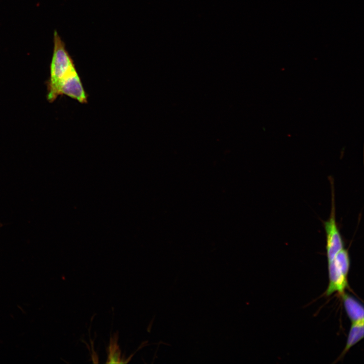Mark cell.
Wrapping results in <instances>:
<instances>
[{"instance_id":"6da1fadb","label":"cell","mask_w":364,"mask_h":364,"mask_svg":"<svg viewBox=\"0 0 364 364\" xmlns=\"http://www.w3.org/2000/svg\"><path fill=\"white\" fill-rule=\"evenodd\" d=\"M54 49L50 64V76L47 82L48 101L56 99V93L59 85L77 72L73 60L65 48V44L55 30Z\"/></svg>"},{"instance_id":"7a4b0ae2","label":"cell","mask_w":364,"mask_h":364,"mask_svg":"<svg viewBox=\"0 0 364 364\" xmlns=\"http://www.w3.org/2000/svg\"><path fill=\"white\" fill-rule=\"evenodd\" d=\"M350 264L348 251L344 248L328 262L329 284L326 291L327 296L335 292L341 295L348 286V275Z\"/></svg>"},{"instance_id":"3957f363","label":"cell","mask_w":364,"mask_h":364,"mask_svg":"<svg viewBox=\"0 0 364 364\" xmlns=\"http://www.w3.org/2000/svg\"><path fill=\"white\" fill-rule=\"evenodd\" d=\"M331 189V207L328 219L323 221L326 234V249L328 262L332 260L336 254L344 248V243L336 219V207L334 179L329 177Z\"/></svg>"},{"instance_id":"277c9868","label":"cell","mask_w":364,"mask_h":364,"mask_svg":"<svg viewBox=\"0 0 364 364\" xmlns=\"http://www.w3.org/2000/svg\"><path fill=\"white\" fill-rule=\"evenodd\" d=\"M346 312L352 323L363 321V307L352 296L344 293L342 295Z\"/></svg>"},{"instance_id":"5b68a950","label":"cell","mask_w":364,"mask_h":364,"mask_svg":"<svg viewBox=\"0 0 364 364\" xmlns=\"http://www.w3.org/2000/svg\"><path fill=\"white\" fill-rule=\"evenodd\" d=\"M363 321L352 323L346 344L341 357L343 356L353 346L363 338Z\"/></svg>"},{"instance_id":"8992f818","label":"cell","mask_w":364,"mask_h":364,"mask_svg":"<svg viewBox=\"0 0 364 364\" xmlns=\"http://www.w3.org/2000/svg\"><path fill=\"white\" fill-rule=\"evenodd\" d=\"M118 332H116L110 337L108 348L107 363H121V351L118 344Z\"/></svg>"}]
</instances>
